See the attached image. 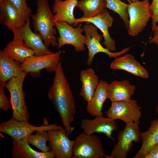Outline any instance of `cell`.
Here are the masks:
<instances>
[{
    "instance_id": "cell-1",
    "label": "cell",
    "mask_w": 158,
    "mask_h": 158,
    "mask_svg": "<svg viewBox=\"0 0 158 158\" xmlns=\"http://www.w3.org/2000/svg\"><path fill=\"white\" fill-rule=\"evenodd\" d=\"M61 60L54 71L52 85L48 93V97L60 116L67 136L74 128L71 126L76 112V105L73 95L63 73Z\"/></svg>"
},
{
    "instance_id": "cell-2",
    "label": "cell",
    "mask_w": 158,
    "mask_h": 158,
    "mask_svg": "<svg viewBox=\"0 0 158 158\" xmlns=\"http://www.w3.org/2000/svg\"><path fill=\"white\" fill-rule=\"evenodd\" d=\"M36 12L31 17L34 32L42 37L45 46H57V39L54 16L51 11L48 0H36Z\"/></svg>"
},
{
    "instance_id": "cell-3",
    "label": "cell",
    "mask_w": 158,
    "mask_h": 158,
    "mask_svg": "<svg viewBox=\"0 0 158 158\" xmlns=\"http://www.w3.org/2000/svg\"><path fill=\"white\" fill-rule=\"evenodd\" d=\"M27 73L23 72L16 78H12L6 83L5 88L10 94V101L13 114L12 117L18 121H28L30 114L25 102L23 85Z\"/></svg>"
},
{
    "instance_id": "cell-4",
    "label": "cell",
    "mask_w": 158,
    "mask_h": 158,
    "mask_svg": "<svg viewBox=\"0 0 158 158\" xmlns=\"http://www.w3.org/2000/svg\"><path fill=\"white\" fill-rule=\"evenodd\" d=\"M44 120V124L36 126L31 124L28 121H18L12 117L9 120L0 123V132L7 134L12 139L20 140L27 138L34 132L63 128L56 123L49 124L46 119Z\"/></svg>"
},
{
    "instance_id": "cell-5",
    "label": "cell",
    "mask_w": 158,
    "mask_h": 158,
    "mask_svg": "<svg viewBox=\"0 0 158 158\" xmlns=\"http://www.w3.org/2000/svg\"><path fill=\"white\" fill-rule=\"evenodd\" d=\"M73 158H105L100 139L96 135L84 132L76 138L72 148Z\"/></svg>"
},
{
    "instance_id": "cell-6",
    "label": "cell",
    "mask_w": 158,
    "mask_h": 158,
    "mask_svg": "<svg viewBox=\"0 0 158 158\" xmlns=\"http://www.w3.org/2000/svg\"><path fill=\"white\" fill-rule=\"evenodd\" d=\"M123 129L119 132L118 141L109 155L106 158H126L131 151L133 142L139 143L141 141L139 125L134 122L126 123Z\"/></svg>"
},
{
    "instance_id": "cell-7",
    "label": "cell",
    "mask_w": 158,
    "mask_h": 158,
    "mask_svg": "<svg viewBox=\"0 0 158 158\" xmlns=\"http://www.w3.org/2000/svg\"><path fill=\"white\" fill-rule=\"evenodd\" d=\"M111 102V107L105 112L108 117L121 120L126 124L134 122L139 124L141 107L136 100L130 99Z\"/></svg>"
},
{
    "instance_id": "cell-8",
    "label": "cell",
    "mask_w": 158,
    "mask_h": 158,
    "mask_svg": "<svg viewBox=\"0 0 158 158\" xmlns=\"http://www.w3.org/2000/svg\"><path fill=\"white\" fill-rule=\"evenodd\" d=\"M150 4L148 0H138L128 4L127 11L129 18L128 34L135 37L142 32L151 18Z\"/></svg>"
},
{
    "instance_id": "cell-9",
    "label": "cell",
    "mask_w": 158,
    "mask_h": 158,
    "mask_svg": "<svg viewBox=\"0 0 158 158\" xmlns=\"http://www.w3.org/2000/svg\"><path fill=\"white\" fill-rule=\"evenodd\" d=\"M74 28L65 22H56L55 27L59 33L57 38V48L60 49L64 45L69 44L73 46L76 52L85 50V37L82 34L84 32L82 24H78Z\"/></svg>"
},
{
    "instance_id": "cell-10",
    "label": "cell",
    "mask_w": 158,
    "mask_h": 158,
    "mask_svg": "<svg viewBox=\"0 0 158 158\" xmlns=\"http://www.w3.org/2000/svg\"><path fill=\"white\" fill-rule=\"evenodd\" d=\"M83 28L85 37V45L88 50L87 62L88 66L91 65L94 56L98 53H105L110 58H115L124 55L130 49L128 47L119 52L111 51L101 44L100 42L102 40L103 36L98 33V28L96 26L92 23H86Z\"/></svg>"
},
{
    "instance_id": "cell-11",
    "label": "cell",
    "mask_w": 158,
    "mask_h": 158,
    "mask_svg": "<svg viewBox=\"0 0 158 158\" xmlns=\"http://www.w3.org/2000/svg\"><path fill=\"white\" fill-rule=\"evenodd\" d=\"M61 50L55 53L38 56L34 55L27 58L21 63L22 69L26 73L39 72L45 69L49 72H54L61 59Z\"/></svg>"
},
{
    "instance_id": "cell-12",
    "label": "cell",
    "mask_w": 158,
    "mask_h": 158,
    "mask_svg": "<svg viewBox=\"0 0 158 158\" xmlns=\"http://www.w3.org/2000/svg\"><path fill=\"white\" fill-rule=\"evenodd\" d=\"M30 18L20 11L8 0H0V23L13 34L25 24Z\"/></svg>"
},
{
    "instance_id": "cell-13",
    "label": "cell",
    "mask_w": 158,
    "mask_h": 158,
    "mask_svg": "<svg viewBox=\"0 0 158 158\" xmlns=\"http://www.w3.org/2000/svg\"><path fill=\"white\" fill-rule=\"evenodd\" d=\"M49 141L48 146L56 158H73L72 148L74 140L67 135L65 129L47 130Z\"/></svg>"
},
{
    "instance_id": "cell-14",
    "label": "cell",
    "mask_w": 158,
    "mask_h": 158,
    "mask_svg": "<svg viewBox=\"0 0 158 158\" xmlns=\"http://www.w3.org/2000/svg\"><path fill=\"white\" fill-rule=\"evenodd\" d=\"M114 21L113 17L105 9L100 14L93 17L76 19L75 25L76 26L79 23L83 22L93 24L102 33L104 40L103 44L105 48L113 52L116 50L115 42L110 36L108 29L112 27Z\"/></svg>"
},
{
    "instance_id": "cell-15",
    "label": "cell",
    "mask_w": 158,
    "mask_h": 158,
    "mask_svg": "<svg viewBox=\"0 0 158 158\" xmlns=\"http://www.w3.org/2000/svg\"><path fill=\"white\" fill-rule=\"evenodd\" d=\"M80 125L83 132L87 134L102 133L113 141L114 139L112 136V133L118 129L115 120L103 116L95 117L93 119H83Z\"/></svg>"
},
{
    "instance_id": "cell-16",
    "label": "cell",
    "mask_w": 158,
    "mask_h": 158,
    "mask_svg": "<svg viewBox=\"0 0 158 158\" xmlns=\"http://www.w3.org/2000/svg\"><path fill=\"white\" fill-rule=\"evenodd\" d=\"M30 26V22L29 18L25 25L16 33L13 34V36L21 38L35 55L40 56L53 53L45 46L41 35L31 30Z\"/></svg>"
},
{
    "instance_id": "cell-17",
    "label": "cell",
    "mask_w": 158,
    "mask_h": 158,
    "mask_svg": "<svg viewBox=\"0 0 158 158\" xmlns=\"http://www.w3.org/2000/svg\"><path fill=\"white\" fill-rule=\"evenodd\" d=\"M110 67L111 69L125 71L144 78H147L149 76L147 70L130 54L115 58Z\"/></svg>"
},
{
    "instance_id": "cell-18",
    "label": "cell",
    "mask_w": 158,
    "mask_h": 158,
    "mask_svg": "<svg viewBox=\"0 0 158 158\" xmlns=\"http://www.w3.org/2000/svg\"><path fill=\"white\" fill-rule=\"evenodd\" d=\"M78 0H54L52 6L55 22L67 23L73 26L75 25L76 18L74 12Z\"/></svg>"
},
{
    "instance_id": "cell-19",
    "label": "cell",
    "mask_w": 158,
    "mask_h": 158,
    "mask_svg": "<svg viewBox=\"0 0 158 158\" xmlns=\"http://www.w3.org/2000/svg\"><path fill=\"white\" fill-rule=\"evenodd\" d=\"M11 151L12 158H53L54 155L50 150L46 152H40L33 149L28 142L26 138L20 140L12 139Z\"/></svg>"
},
{
    "instance_id": "cell-20",
    "label": "cell",
    "mask_w": 158,
    "mask_h": 158,
    "mask_svg": "<svg viewBox=\"0 0 158 158\" xmlns=\"http://www.w3.org/2000/svg\"><path fill=\"white\" fill-rule=\"evenodd\" d=\"M2 50L5 55L21 63L27 58L35 54L21 38L15 36Z\"/></svg>"
},
{
    "instance_id": "cell-21",
    "label": "cell",
    "mask_w": 158,
    "mask_h": 158,
    "mask_svg": "<svg viewBox=\"0 0 158 158\" xmlns=\"http://www.w3.org/2000/svg\"><path fill=\"white\" fill-rule=\"evenodd\" d=\"M141 147L133 158H144L151 149L158 144V118L152 121L148 129L141 132Z\"/></svg>"
},
{
    "instance_id": "cell-22",
    "label": "cell",
    "mask_w": 158,
    "mask_h": 158,
    "mask_svg": "<svg viewBox=\"0 0 158 158\" xmlns=\"http://www.w3.org/2000/svg\"><path fill=\"white\" fill-rule=\"evenodd\" d=\"M109 84L105 81L100 80L93 97L87 106V111L91 116L95 117L103 116L102 108L104 103L108 98Z\"/></svg>"
},
{
    "instance_id": "cell-23",
    "label": "cell",
    "mask_w": 158,
    "mask_h": 158,
    "mask_svg": "<svg viewBox=\"0 0 158 158\" xmlns=\"http://www.w3.org/2000/svg\"><path fill=\"white\" fill-rule=\"evenodd\" d=\"M135 89V86L127 80H114L108 86V98L111 102L130 99Z\"/></svg>"
},
{
    "instance_id": "cell-24",
    "label": "cell",
    "mask_w": 158,
    "mask_h": 158,
    "mask_svg": "<svg viewBox=\"0 0 158 158\" xmlns=\"http://www.w3.org/2000/svg\"><path fill=\"white\" fill-rule=\"evenodd\" d=\"M80 76L82 85L80 95L88 102L93 97L100 80L91 68L82 70Z\"/></svg>"
},
{
    "instance_id": "cell-25",
    "label": "cell",
    "mask_w": 158,
    "mask_h": 158,
    "mask_svg": "<svg viewBox=\"0 0 158 158\" xmlns=\"http://www.w3.org/2000/svg\"><path fill=\"white\" fill-rule=\"evenodd\" d=\"M21 63L0 51V81L6 83L12 78L21 75L23 72Z\"/></svg>"
},
{
    "instance_id": "cell-26",
    "label": "cell",
    "mask_w": 158,
    "mask_h": 158,
    "mask_svg": "<svg viewBox=\"0 0 158 158\" xmlns=\"http://www.w3.org/2000/svg\"><path fill=\"white\" fill-rule=\"evenodd\" d=\"M76 7L81 10L83 14L82 18L95 17L107 8L105 0H81L78 1Z\"/></svg>"
},
{
    "instance_id": "cell-27",
    "label": "cell",
    "mask_w": 158,
    "mask_h": 158,
    "mask_svg": "<svg viewBox=\"0 0 158 158\" xmlns=\"http://www.w3.org/2000/svg\"><path fill=\"white\" fill-rule=\"evenodd\" d=\"M26 139L29 144L37 147L42 152H46L50 150L46 144L47 142L49 141L47 131H37L36 134L30 135L26 138Z\"/></svg>"
},
{
    "instance_id": "cell-28",
    "label": "cell",
    "mask_w": 158,
    "mask_h": 158,
    "mask_svg": "<svg viewBox=\"0 0 158 158\" xmlns=\"http://www.w3.org/2000/svg\"><path fill=\"white\" fill-rule=\"evenodd\" d=\"M107 8L118 13L123 21L126 28H128L129 18L127 11L128 4L121 0H105Z\"/></svg>"
},
{
    "instance_id": "cell-29",
    "label": "cell",
    "mask_w": 158,
    "mask_h": 158,
    "mask_svg": "<svg viewBox=\"0 0 158 158\" xmlns=\"http://www.w3.org/2000/svg\"><path fill=\"white\" fill-rule=\"evenodd\" d=\"M6 83L0 81V109L4 111H7L11 107L10 99L6 97L4 92Z\"/></svg>"
},
{
    "instance_id": "cell-30",
    "label": "cell",
    "mask_w": 158,
    "mask_h": 158,
    "mask_svg": "<svg viewBox=\"0 0 158 158\" xmlns=\"http://www.w3.org/2000/svg\"><path fill=\"white\" fill-rule=\"evenodd\" d=\"M20 11L28 17H30L32 14V10L28 6L27 0H8Z\"/></svg>"
},
{
    "instance_id": "cell-31",
    "label": "cell",
    "mask_w": 158,
    "mask_h": 158,
    "mask_svg": "<svg viewBox=\"0 0 158 158\" xmlns=\"http://www.w3.org/2000/svg\"><path fill=\"white\" fill-rule=\"evenodd\" d=\"M150 11L152 18V33L158 23V0H152L150 6Z\"/></svg>"
},
{
    "instance_id": "cell-32",
    "label": "cell",
    "mask_w": 158,
    "mask_h": 158,
    "mask_svg": "<svg viewBox=\"0 0 158 158\" xmlns=\"http://www.w3.org/2000/svg\"><path fill=\"white\" fill-rule=\"evenodd\" d=\"M144 158H158V144L151 149Z\"/></svg>"
},
{
    "instance_id": "cell-33",
    "label": "cell",
    "mask_w": 158,
    "mask_h": 158,
    "mask_svg": "<svg viewBox=\"0 0 158 158\" xmlns=\"http://www.w3.org/2000/svg\"><path fill=\"white\" fill-rule=\"evenodd\" d=\"M154 35L149 41L150 44L154 43L157 41L158 40V24L156 26L154 31Z\"/></svg>"
},
{
    "instance_id": "cell-34",
    "label": "cell",
    "mask_w": 158,
    "mask_h": 158,
    "mask_svg": "<svg viewBox=\"0 0 158 158\" xmlns=\"http://www.w3.org/2000/svg\"><path fill=\"white\" fill-rule=\"evenodd\" d=\"M157 46V47L158 48V40L156 41L154 43Z\"/></svg>"
},
{
    "instance_id": "cell-35",
    "label": "cell",
    "mask_w": 158,
    "mask_h": 158,
    "mask_svg": "<svg viewBox=\"0 0 158 158\" xmlns=\"http://www.w3.org/2000/svg\"><path fill=\"white\" fill-rule=\"evenodd\" d=\"M155 111L157 114H158V106L156 107Z\"/></svg>"
},
{
    "instance_id": "cell-36",
    "label": "cell",
    "mask_w": 158,
    "mask_h": 158,
    "mask_svg": "<svg viewBox=\"0 0 158 158\" xmlns=\"http://www.w3.org/2000/svg\"><path fill=\"white\" fill-rule=\"evenodd\" d=\"M126 0L127 1H128L129 3H130L132 2L130 0Z\"/></svg>"
},
{
    "instance_id": "cell-37",
    "label": "cell",
    "mask_w": 158,
    "mask_h": 158,
    "mask_svg": "<svg viewBox=\"0 0 158 158\" xmlns=\"http://www.w3.org/2000/svg\"><path fill=\"white\" fill-rule=\"evenodd\" d=\"M132 2H135L137 1L138 0H130Z\"/></svg>"
}]
</instances>
